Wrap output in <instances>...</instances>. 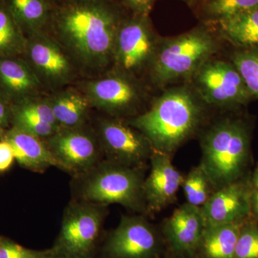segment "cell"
<instances>
[{
    "mask_svg": "<svg viewBox=\"0 0 258 258\" xmlns=\"http://www.w3.org/2000/svg\"><path fill=\"white\" fill-rule=\"evenodd\" d=\"M250 140L249 125L241 118H224L207 131L201 142L200 165L215 189L245 177Z\"/></svg>",
    "mask_w": 258,
    "mask_h": 258,
    "instance_id": "cell-3",
    "label": "cell"
},
{
    "mask_svg": "<svg viewBox=\"0 0 258 258\" xmlns=\"http://www.w3.org/2000/svg\"><path fill=\"white\" fill-rule=\"evenodd\" d=\"M75 200L108 206L117 204L135 211L146 208L143 169L103 159L74 177Z\"/></svg>",
    "mask_w": 258,
    "mask_h": 258,
    "instance_id": "cell-4",
    "label": "cell"
},
{
    "mask_svg": "<svg viewBox=\"0 0 258 258\" xmlns=\"http://www.w3.org/2000/svg\"><path fill=\"white\" fill-rule=\"evenodd\" d=\"M242 222L206 227L198 247L203 257L235 258L236 245Z\"/></svg>",
    "mask_w": 258,
    "mask_h": 258,
    "instance_id": "cell-22",
    "label": "cell"
},
{
    "mask_svg": "<svg viewBox=\"0 0 258 258\" xmlns=\"http://www.w3.org/2000/svg\"><path fill=\"white\" fill-rule=\"evenodd\" d=\"M158 246L157 233L147 220L123 216L110 236L106 249L112 258H152Z\"/></svg>",
    "mask_w": 258,
    "mask_h": 258,
    "instance_id": "cell-14",
    "label": "cell"
},
{
    "mask_svg": "<svg viewBox=\"0 0 258 258\" xmlns=\"http://www.w3.org/2000/svg\"><path fill=\"white\" fill-rule=\"evenodd\" d=\"M15 159L14 152L11 145L8 141L2 139L0 141V171L9 169Z\"/></svg>",
    "mask_w": 258,
    "mask_h": 258,
    "instance_id": "cell-31",
    "label": "cell"
},
{
    "mask_svg": "<svg viewBox=\"0 0 258 258\" xmlns=\"http://www.w3.org/2000/svg\"><path fill=\"white\" fill-rule=\"evenodd\" d=\"M12 118L14 120L15 126L23 129L43 140L53 135L60 128L57 125L47 123L36 117L15 111L13 108H12Z\"/></svg>",
    "mask_w": 258,
    "mask_h": 258,
    "instance_id": "cell-28",
    "label": "cell"
},
{
    "mask_svg": "<svg viewBox=\"0 0 258 258\" xmlns=\"http://www.w3.org/2000/svg\"><path fill=\"white\" fill-rule=\"evenodd\" d=\"M95 132L106 160L143 169L154 153L149 139L123 118H101Z\"/></svg>",
    "mask_w": 258,
    "mask_h": 258,
    "instance_id": "cell-11",
    "label": "cell"
},
{
    "mask_svg": "<svg viewBox=\"0 0 258 258\" xmlns=\"http://www.w3.org/2000/svg\"><path fill=\"white\" fill-rule=\"evenodd\" d=\"M256 8L258 0H203L200 13L207 23L216 24Z\"/></svg>",
    "mask_w": 258,
    "mask_h": 258,
    "instance_id": "cell-24",
    "label": "cell"
},
{
    "mask_svg": "<svg viewBox=\"0 0 258 258\" xmlns=\"http://www.w3.org/2000/svg\"><path fill=\"white\" fill-rule=\"evenodd\" d=\"M26 42V35L4 0H0V57L23 55Z\"/></svg>",
    "mask_w": 258,
    "mask_h": 258,
    "instance_id": "cell-23",
    "label": "cell"
},
{
    "mask_svg": "<svg viewBox=\"0 0 258 258\" xmlns=\"http://www.w3.org/2000/svg\"><path fill=\"white\" fill-rule=\"evenodd\" d=\"M45 142L55 159L56 167L74 177L87 172L103 160L96 132L86 125L60 128Z\"/></svg>",
    "mask_w": 258,
    "mask_h": 258,
    "instance_id": "cell-12",
    "label": "cell"
},
{
    "mask_svg": "<svg viewBox=\"0 0 258 258\" xmlns=\"http://www.w3.org/2000/svg\"><path fill=\"white\" fill-rule=\"evenodd\" d=\"M204 106L191 86H176L166 90L149 109L128 122L149 139L154 150L171 154L198 129Z\"/></svg>",
    "mask_w": 258,
    "mask_h": 258,
    "instance_id": "cell-2",
    "label": "cell"
},
{
    "mask_svg": "<svg viewBox=\"0 0 258 258\" xmlns=\"http://www.w3.org/2000/svg\"><path fill=\"white\" fill-rule=\"evenodd\" d=\"M231 62L240 73L252 98H258V49H238L231 56Z\"/></svg>",
    "mask_w": 258,
    "mask_h": 258,
    "instance_id": "cell-26",
    "label": "cell"
},
{
    "mask_svg": "<svg viewBox=\"0 0 258 258\" xmlns=\"http://www.w3.org/2000/svg\"><path fill=\"white\" fill-rule=\"evenodd\" d=\"M249 181L252 189H258V164L252 175L249 176Z\"/></svg>",
    "mask_w": 258,
    "mask_h": 258,
    "instance_id": "cell-35",
    "label": "cell"
},
{
    "mask_svg": "<svg viewBox=\"0 0 258 258\" xmlns=\"http://www.w3.org/2000/svg\"><path fill=\"white\" fill-rule=\"evenodd\" d=\"M182 1L185 2V3H187V4L193 5L196 3L197 2H198V0H182Z\"/></svg>",
    "mask_w": 258,
    "mask_h": 258,
    "instance_id": "cell-36",
    "label": "cell"
},
{
    "mask_svg": "<svg viewBox=\"0 0 258 258\" xmlns=\"http://www.w3.org/2000/svg\"><path fill=\"white\" fill-rule=\"evenodd\" d=\"M251 217L258 221V189H252L250 194Z\"/></svg>",
    "mask_w": 258,
    "mask_h": 258,
    "instance_id": "cell-33",
    "label": "cell"
},
{
    "mask_svg": "<svg viewBox=\"0 0 258 258\" xmlns=\"http://www.w3.org/2000/svg\"><path fill=\"white\" fill-rule=\"evenodd\" d=\"M150 162V172L144 182L146 209L159 212L174 201L184 177L173 165L170 154L154 150Z\"/></svg>",
    "mask_w": 258,
    "mask_h": 258,
    "instance_id": "cell-15",
    "label": "cell"
},
{
    "mask_svg": "<svg viewBox=\"0 0 258 258\" xmlns=\"http://www.w3.org/2000/svg\"><path fill=\"white\" fill-rule=\"evenodd\" d=\"M10 103L0 96V134L9 124L10 117L12 118V108Z\"/></svg>",
    "mask_w": 258,
    "mask_h": 258,
    "instance_id": "cell-32",
    "label": "cell"
},
{
    "mask_svg": "<svg viewBox=\"0 0 258 258\" xmlns=\"http://www.w3.org/2000/svg\"><path fill=\"white\" fill-rule=\"evenodd\" d=\"M235 258H258V221L252 217L241 226Z\"/></svg>",
    "mask_w": 258,
    "mask_h": 258,
    "instance_id": "cell-27",
    "label": "cell"
},
{
    "mask_svg": "<svg viewBox=\"0 0 258 258\" xmlns=\"http://www.w3.org/2000/svg\"><path fill=\"white\" fill-rule=\"evenodd\" d=\"M43 88L25 59L0 57V96L14 104L40 96Z\"/></svg>",
    "mask_w": 258,
    "mask_h": 258,
    "instance_id": "cell-17",
    "label": "cell"
},
{
    "mask_svg": "<svg viewBox=\"0 0 258 258\" xmlns=\"http://www.w3.org/2000/svg\"><path fill=\"white\" fill-rule=\"evenodd\" d=\"M219 50L216 37L206 27H199L175 37L159 39L149 66V76L159 86L190 80Z\"/></svg>",
    "mask_w": 258,
    "mask_h": 258,
    "instance_id": "cell-5",
    "label": "cell"
},
{
    "mask_svg": "<svg viewBox=\"0 0 258 258\" xmlns=\"http://www.w3.org/2000/svg\"><path fill=\"white\" fill-rule=\"evenodd\" d=\"M23 55L43 88L52 91L69 86L79 73L63 47L45 30L27 36Z\"/></svg>",
    "mask_w": 258,
    "mask_h": 258,
    "instance_id": "cell-10",
    "label": "cell"
},
{
    "mask_svg": "<svg viewBox=\"0 0 258 258\" xmlns=\"http://www.w3.org/2000/svg\"><path fill=\"white\" fill-rule=\"evenodd\" d=\"M189 81L199 98L208 106L235 109L252 98L240 73L231 62L212 57Z\"/></svg>",
    "mask_w": 258,
    "mask_h": 258,
    "instance_id": "cell-7",
    "label": "cell"
},
{
    "mask_svg": "<svg viewBox=\"0 0 258 258\" xmlns=\"http://www.w3.org/2000/svg\"><path fill=\"white\" fill-rule=\"evenodd\" d=\"M3 139L11 145L19 164L29 170L43 172L51 166H56L43 139L15 125L3 135Z\"/></svg>",
    "mask_w": 258,
    "mask_h": 258,
    "instance_id": "cell-18",
    "label": "cell"
},
{
    "mask_svg": "<svg viewBox=\"0 0 258 258\" xmlns=\"http://www.w3.org/2000/svg\"><path fill=\"white\" fill-rule=\"evenodd\" d=\"M219 35L238 49H258V8L216 24Z\"/></svg>",
    "mask_w": 258,
    "mask_h": 258,
    "instance_id": "cell-20",
    "label": "cell"
},
{
    "mask_svg": "<svg viewBox=\"0 0 258 258\" xmlns=\"http://www.w3.org/2000/svg\"><path fill=\"white\" fill-rule=\"evenodd\" d=\"M45 258H79L75 257V256L69 255V254L60 253V252H55L52 249H49L48 253L45 256Z\"/></svg>",
    "mask_w": 258,
    "mask_h": 258,
    "instance_id": "cell-34",
    "label": "cell"
},
{
    "mask_svg": "<svg viewBox=\"0 0 258 258\" xmlns=\"http://www.w3.org/2000/svg\"><path fill=\"white\" fill-rule=\"evenodd\" d=\"M159 41L149 16L125 15L117 33L111 70L138 78L149 69Z\"/></svg>",
    "mask_w": 258,
    "mask_h": 258,
    "instance_id": "cell-9",
    "label": "cell"
},
{
    "mask_svg": "<svg viewBox=\"0 0 258 258\" xmlns=\"http://www.w3.org/2000/svg\"><path fill=\"white\" fill-rule=\"evenodd\" d=\"M47 98L60 128H78L86 125L91 106L87 97L79 88H60Z\"/></svg>",
    "mask_w": 258,
    "mask_h": 258,
    "instance_id": "cell-19",
    "label": "cell"
},
{
    "mask_svg": "<svg viewBox=\"0 0 258 258\" xmlns=\"http://www.w3.org/2000/svg\"><path fill=\"white\" fill-rule=\"evenodd\" d=\"M125 17L116 0H61L52 5L45 31L63 47L79 73L96 77L111 68Z\"/></svg>",
    "mask_w": 258,
    "mask_h": 258,
    "instance_id": "cell-1",
    "label": "cell"
},
{
    "mask_svg": "<svg viewBox=\"0 0 258 258\" xmlns=\"http://www.w3.org/2000/svg\"><path fill=\"white\" fill-rule=\"evenodd\" d=\"M51 4L52 5H55V3H58V2L61 1V0H49Z\"/></svg>",
    "mask_w": 258,
    "mask_h": 258,
    "instance_id": "cell-37",
    "label": "cell"
},
{
    "mask_svg": "<svg viewBox=\"0 0 258 258\" xmlns=\"http://www.w3.org/2000/svg\"><path fill=\"white\" fill-rule=\"evenodd\" d=\"M206 222L201 208L186 203L164 222V233L178 254H190L200 245Z\"/></svg>",
    "mask_w": 258,
    "mask_h": 258,
    "instance_id": "cell-16",
    "label": "cell"
},
{
    "mask_svg": "<svg viewBox=\"0 0 258 258\" xmlns=\"http://www.w3.org/2000/svg\"><path fill=\"white\" fill-rule=\"evenodd\" d=\"M47 250L30 249L6 238H0V258H45Z\"/></svg>",
    "mask_w": 258,
    "mask_h": 258,
    "instance_id": "cell-29",
    "label": "cell"
},
{
    "mask_svg": "<svg viewBox=\"0 0 258 258\" xmlns=\"http://www.w3.org/2000/svg\"><path fill=\"white\" fill-rule=\"evenodd\" d=\"M107 206L75 200L62 215L60 233L52 250L91 258L107 214Z\"/></svg>",
    "mask_w": 258,
    "mask_h": 258,
    "instance_id": "cell-8",
    "label": "cell"
},
{
    "mask_svg": "<svg viewBox=\"0 0 258 258\" xmlns=\"http://www.w3.org/2000/svg\"><path fill=\"white\" fill-rule=\"evenodd\" d=\"M186 203L202 208L211 196V181L201 165L193 168L182 184Z\"/></svg>",
    "mask_w": 258,
    "mask_h": 258,
    "instance_id": "cell-25",
    "label": "cell"
},
{
    "mask_svg": "<svg viewBox=\"0 0 258 258\" xmlns=\"http://www.w3.org/2000/svg\"><path fill=\"white\" fill-rule=\"evenodd\" d=\"M157 0H121L122 5L134 15L149 16Z\"/></svg>",
    "mask_w": 258,
    "mask_h": 258,
    "instance_id": "cell-30",
    "label": "cell"
},
{
    "mask_svg": "<svg viewBox=\"0 0 258 258\" xmlns=\"http://www.w3.org/2000/svg\"><path fill=\"white\" fill-rule=\"evenodd\" d=\"M103 74L85 81L79 88L91 107L114 118L137 115L147 97L138 78L113 70Z\"/></svg>",
    "mask_w": 258,
    "mask_h": 258,
    "instance_id": "cell-6",
    "label": "cell"
},
{
    "mask_svg": "<svg viewBox=\"0 0 258 258\" xmlns=\"http://www.w3.org/2000/svg\"><path fill=\"white\" fill-rule=\"evenodd\" d=\"M249 177L219 188L202 207L207 227L238 223L251 217Z\"/></svg>",
    "mask_w": 258,
    "mask_h": 258,
    "instance_id": "cell-13",
    "label": "cell"
},
{
    "mask_svg": "<svg viewBox=\"0 0 258 258\" xmlns=\"http://www.w3.org/2000/svg\"><path fill=\"white\" fill-rule=\"evenodd\" d=\"M26 36L46 30L52 5L49 0H4Z\"/></svg>",
    "mask_w": 258,
    "mask_h": 258,
    "instance_id": "cell-21",
    "label": "cell"
}]
</instances>
